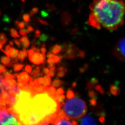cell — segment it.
Instances as JSON below:
<instances>
[{"label": "cell", "instance_id": "cell-28", "mask_svg": "<svg viewBox=\"0 0 125 125\" xmlns=\"http://www.w3.org/2000/svg\"><path fill=\"white\" fill-rule=\"evenodd\" d=\"M88 68H89L88 64H85L84 65V66H83V67H82V68H80V69H79L80 72L81 73H83L87 70H88Z\"/></svg>", "mask_w": 125, "mask_h": 125}, {"label": "cell", "instance_id": "cell-3", "mask_svg": "<svg viewBox=\"0 0 125 125\" xmlns=\"http://www.w3.org/2000/svg\"><path fill=\"white\" fill-rule=\"evenodd\" d=\"M63 111L71 119H78L85 115L87 107L84 101L80 98H72L67 101L63 105Z\"/></svg>", "mask_w": 125, "mask_h": 125}, {"label": "cell", "instance_id": "cell-24", "mask_svg": "<svg viewBox=\"0 0 125 125\" xmlns=\"http://www.w3.org/2000/svg\"><path fill=\"white\" fill-rule=\"evenodd\" d=\"M58 125H72V123L68 120H66L65 119H61V120L59 122Z\"/></svg>", "mask_w": 125, "mask_h": 125}, {"label": "cell", "instance_id": "cell-37", "mask_svg": "<svg viewBox=\"0 0 125 125\" xmlns=\"http://www.w3.org/2000/svg\"><path fill=\"white\" fill-rule=\"evenodd\" d=\"M20 34L22 36H26L27 35V32L25 29H21L20 30Z\"/></svg>", "mask_w": 125, "mask_h": 125}, {"label": "cell", "instance_id": "cell-20", "mask_svg": "<svg viewBox=\"0 0 125 125\" xmlns=\"http://www.w3.org/2000/svg\"><path fill=\"white\" fill-rule=\"evenodd\" d=\"M74 96H75V94L73 90H72V89H68L67 91V94H66L67 98L70 99L73 98V97H74Z\"/></svg>", "mask_w": 125, "mask_h": 125}, {"label": "cell", "instance_id": "cell-52", "mask_svg": "<svg viewBox=\"0 0 125 125\" xmlns=\"http://www.w3.org/2000/svg\"><path fill=\"white\" fill-rule=\"evenodd\" d=\"M50 69V71H55V69H56V67L54 65L53 66L51 67Z\"/></svg>", "mask_w": 125, "mask_h": 125}, {"label": "cell", "instance_id": "cell-40", "mask_svg": "<svg viewBox=\"0 0 125 125\" xmlns=\"http://www.w3.org/2000/svg\"><path fill=\"white\" fill-rule=\"evenodd\" d=\"M16 86H17V87H18L19 89L21 90V89H22L25 86V85L23 84V83H19V82L18 83H17V85Z\"/></svg>", "mask_w": 125, "mask_h": 125}, {"label": "cell", "instance_id": "cell-30", "mask_svg": "<svg viewBox=\"0 0 125 125\" xmlns=\"http://www.w3.org/2000/svg\"><path fill=\"white\" fill-rule=\"evenodd\" d=\"M78 55V57H80L82 58H84L85 57V56H86L85 52L83 51V50L79 51Z\"/></svg>", "mask_w": 125, "mask_h": 125}, {"label": "cell", "instance_id": "cell-1", "mask_svg": "<svg viewBox=\"0 0 125 125\" xmlns=\"http://www.w3.org/2000/svg\"><path fill=\"white\" fill-rule=\"evenodd\" d=\"M13 115L19 125H40L47 117H57L59 103L45 91L40 93L21 90L13 106Z\"/></svg>", "mask_w": 125, "mask_h": 125}, {"label": "cell", "instance_id": "cell-4", "mask_svg": "<svg viewBox=\"0 0 125 125\" xmlns=\"http://www.w3.org/2000/svg\"><path fill=\"white\" fill-rule=\"evenodd\" d=\"M115 55H117L118 58L124 59L125 58V39H121L118 42L116 48Z\"/></svg>", "mask_w": 125, "mask_h": 125}, {"label": "cell", "instance_id": "cell-49", "mask_svg": "<svg viewBox=\"0 0 125 125\" xmlns=\"http://www.w3.org/2000/svg\"><path fill=\"white\" fill-rule=\"evenodd\" d=\"M37 48L35 46V45H32L31 46V50L34 52H36V50H37Z\"/></svg>", "mask_w": 125, "mask_h": 125}, {"label": "cell", "instance_id": "cell-32", "mask_svg": "<svg viewBox=\"0 0 125 125\" xmlns=\"http://www.w3.org/2000/svg\"><path fill=\"white\" fill-rule=\"evenodd\" d=\"M8 71V70L7 69H6V68L5 66L2 64H0V72L3 73V72Z\"/></svg>", "mask_w": 125, "mask_h": 125}, {"label": "cell", "instance_id": "cell-12", "mask_svg": "<svg viewBox=\"0 0 125 125\" xmlns=\"http://www.w3.org/2000/svg\"><path fill=\"white\" fill-rule=\"evenodd\" d=\"M57 116H58V117H59L61 119H65L68 121L70 120L69 117H67L65 112L62 109H60L58 111L57 113Z\"/></svg>", "mask_w": 125, "mask_h": 125}, {"label": "cell", "instance_id": "cell-2", "mask_svg": "<svg viewBox=\"0 0 125 125\" xmlns=\"http://www.w3.org/2000/svg\"><path fill=\"white\" fill-rule=\"evenodd\" d=\"M90 9L89 15L109 30H116L124 23L125 5L121 0H94Z\"/></svg>", "mask_w": 125, "mask_h": 125}, {"label": "cell", "instance_id": "cell-8", "mask_svg": "<svg viewBox=\"0 0 125 125\" xmlns=\"http://www.w3.org/2000/svg\"><path fill=\"white\" fill-rule=\"evenodd\" d=\"M1 125H19V123L14 116L11 114L7 119V120L1 124Z\"/></svg>", "mask_w": 125, "mask_h": 125}, {"label": "cell", "instance_id": "cell-18", "mask_svg": "<svg viewBox=\"0 0 125 125\" xmlns=\"http://www.w3.org/2000/svg\"><path fill=\"white\" fill-rule=\"evenodd\" d=\"M44 78L45 79V82L43 85V86H44L45 87H49L50 85L51 84V83H52V80L50 77L45 76L44 77Z\"/></svg>", "mask_w": 125, "mask_h": 125}, {"label": "cell", "instance_id": "cell-11", "mask_svg": "<svg viewBox=\"0 0 125 125\" xmlns=\"http://www.w3.org/2000/svg\"><path fill=\"white\" fill-rule=\"evenodd\" d=\"M19 41L22 44L23 46L25 48H27L30 45V41L27 36H24L19 40Z\"/></svg>", "mask_w": 125, "mask_h": 125}, {"label": "cell", "instance_id": "cell-9", "mask_svg": "<svg viewBox=\"0 0 125 125\" xmlns=\"http://www.w3.org/2000/svg\"><path fill=\"white\" fill-rule=\"evenodd\" d=\"M110 92L111 94L115 96H117L120 93V90L118 87L117 84L110 85Z\"/></svg>", "mask_w": 125, "mask_h": 125}, {"label": "cell", "instance_id": "cell-17", "mask_svg": "<svg viewBox=\"0 0 125 125\" xmlns=\"http://www.w3.org/2000/svg\"><path fill=\"white\" fill-rule=\"evenodd\" d=\"M8 39L4 33H0V43L4 45L7 42Z\"/></svg>", "mask_w": 125, "mask_h": 125}, {"label": "cell", "instance_id": "cell-22", "mask_svg": "<svg viewBox=\"0 0 125 125\" xmlns=\"http://www.w3.org/2000/svg\"><path fill=\"white\" fill-rule=\"evenodd\" d=\"M88 95H89V97L90 98H95L97 95V94L93 90H89V91L88 92Z\"/></svg>", "mask_w": 125, "mask_h": 125}, {"label": "cell", "instance_id": "cell-33", "mask_svg": "<svg viewBox=\"0 0 125 125\" xmlns=\"http://www.w3.org/2000/svg\"><path fill=\"white\" fill-rule=\"evenodd\" d=\"M65 72H63V71H58V73H57V76L58 77H62L64 76H65Z\"/></svg>", "mask_w": 125, "mask_h": 125}, {"label": "cell", "instance_id": "cell-47", "mask_svg": "<svg viewBox=\"0 0 125 125\" xmlns=\"http://www.w3.org/2000/svg\"><path fill=\"white\" fill-rule=\"evenodd\" d=\"M49 74L50 77H53L55 75V71H50Z\"/></svg>", "mask_w": 125, "mask_h": 125}, {"label": "cell", "instance_id": "cell-41", "mask_svg": "<svg viewBox=\"0 0 125 125\" xmlns=\"http://www.w3.org/2000/svg\"><path fill=\"white\" fill-rule=\"evenodd\" d=\"M50 70H49V69L48 68H44L43 69V74H47L49 73Z\"/></svg>", "mask_w": 125, "mask_h": 125}, {"label": "cell", "instance_id": "cell-36", "mask_svg": "<svg viewBox=\"0 0 125 125\" xmlns=\"http://www.w3.org/2000/svg\"><path fill=\"white\" fill-rule=\"evenodd\" d=\"M25 70L27 71V72L28 73H30L31 72L32 70V68H31V66L29 65H27L26 66V67L25 68Z\"/></svg>", "mask_w": 125, "mask_h": 125}, {"label": "cell", "instance_id": "cell-46", "mask_svg": "<svg viewBox=\"0 0 125 125\" xmlns=\"http://www.w3.org/2000/svg\"><path fill=\"white\" fill-rule=\"evenodd\" d=\"M11 45H7L6 46H5V51L6 52H7V51H9V50L11 48Z\"/></svg>", "mask_w": 125, "mask_h": 125}, {"label": "cell", "instance_id": "cell-6", "mask_svg": "<svg viewBox=\"0 0 125 125\" xmlns=\"http://www.w3.org/2000/svg\"><path fill=\"white\" fill-rule=\"evenodd\" d=\"M81 125H97V123L94 118L90 115L83 116L80 121Z\"/></svg>", "mask_w": 125, "mask_h": 125}, {"label": "cell", "instance_id": "cell-53", "mask_svg": "<svg viewBox=\"0 0 125 125\" xmlns=\"http://www.w3.org/2000/svg\"><path fill=\"white\" fill-rule=\"evenodd\" d=\"M9 45L12 46H13L14 45V43H13V41H9Z\"/></svg>", "mask_w": 125, "mask_h": 125}, {"label": "cell", "instance_id": "cell-7", "mask_svg": "<svg viewBox=\"0 0 125 125\" xmlns=\"http://www.w3.org/2000/svg\"><path fill=\"white\" fill-rule=\"evenodd\" d=\"M30 79V76L25 72H23L18 74L17 80L18 82L21 83L24 85L28 84Z\"/></svg>", "mask_w": 125, "mask_h": 125}, {"label": "cell", "instance_id": "cell-19", "mask_svg": "<svg viewBox=\"0 0 125 125\" xmlns=\"http://www.w3.org/2000/svg\"><path fill=\"white\" fill-rule=\"evenodd\" d=\"M3 76L7 79H13L15 78L14 76L11 73L9 72V71L3 72Z\"/></svg>", "mask_w": 125, "mask_h": 125}, {"label": "cell", "instance_id": "cell-15", "mask_svg": "<svg viewBox=\"0 0 125 125\" xmlns=\"http://www.w3.org/2000/svg\"><path fill=\"white\" fill-rule=\"evenodd\" d=\"M0 61H1V62H2L3 64H4L5 65L7 66L9 62L11 61V60L9 57L3 56L0 57Z\"/></svg>", "mask_w": 125, "mask_h": 125}, {"label": "cell", "instance_id": "cell-51", "mask_svg": "<svg viewBox=\"0 0 125 125\" xmlns=\"http://www.w3.org/2000/svg\"><path fill=\"white\" fill-rule=\"evenodd\" d=\"M76 86H77V83L76 82H74L72 83V88H75Z\"/></svg>", "mask_w": 125, "mask_h": 125}, {"label": "cell", "instance_id": "cell-34", "mask_svg": "<svg viewBox=\"0 0 125 125\" xmlns=\"http://www.w3.org/2000/svg\"><path fill=\"white\" fill-rule=\"evenodd\" d=\"M38 82H39V83L40 84V85L43 86V85H44L45 82L44 78H43V77H39L38 79Z\"/></svg>", "mask_w": 125, "mask_h": 125}, {"label": "cell", "instance_id": "cell-14", "mask_svg": "<svg viewBox=\"0 0 125 125\" xmlns=\"http://www.w3.org/2000/svg\"><path fill=\"white\" fill-rule=\"evenodd\" d=\"M64 84V82L62 81L61 80L58 79H54L53 82L52 83V86L54 87L55 88H58L60 86Z\"/></svg>", "mask_w": 125, "mask_h": 125}, {"label": "cell", "instance_id": "cell-50", "mask_svg": "<svg viewBox=\"0 0 125 125\" xmlns=\"http://www.w3.org/2000/svg\"><path fill=\"white\" fill-rule=\"evenodd\" d=\"M72 125H78V122H77V121H75V120H73V121H72Z\"/></svg>", "mask_w": 125, "mask_h": 125}, {"label": "cell", "instance_id": "cell-35", "mask_svg": "<svg viewBox=\"0 0 125 125\" xmlns=\"http://www.w3.org/2000/svg\"><path fill=\"white\" fill-rule=\"evenodd\" d=\"M58 71H63V72H65V73L67 72L68 71L67 68H65V67H63V66H60V67H58L57 70Z\"/></svg>", "mask_w": 125, "mask_h": 125}, {"label": "cell", "instance_id": "cell-56", "mask_svg": "<svg viewBox=\"0 0 125 125\" xmlns=\"http://www.w3.org/2000/svg\"><path fill=\"white\" fill-rule=\"evenodd\" d=\"M45 46H46V45H45V43L42 44V47H45Z\"/></svg>", "mask_w": 125, "mask_h": 125}, {"label": "cell", "instance_id": "cell-55", "mask_svg": "<svg viewBox=\"0 0 125 125\" xmlns=\"http://www.w3.org/2000/svg\"><path fill=\"white\" fill-rule=\"evenodd\" d=\"M3 48V45H1L0 43V50L2 49Z\"/></svg>", "mask_w": 125, "mask_h": 125}, {"label": "cell", "instance_id": "cell-10", "mask_svg": "<svg viewBox=\"0 0 125 125\" xmlns=\"http://www.w3.org/2000/svg\"><path fill=\"white\" fill-rule=\"evenodd\" d=\"M27 56V50L25 48H23L22 51H20L19 53L18 54V58L21 61V62H23L25 58Z\"/></svg>", "mask_w": 125, "mask_h": 125}, {"label": "cell", "instance_id": "cell-31", "mask_svg": "<svg viewBox=\"0 0 125 125\" xmlns=\"http://www.w3.org/2000/svg\"><path fill=\"white\" fill-rule=\"evenodd\" d=\"M52 58L54 62L55 63H58V62H61L60 61V59L59 58V56L54 55Z\"/></svg>", "mask_w": 125, "mask_h": 125}, {"label": "cell", "instance_id": "cell-45", "mask_svg": "<svg viewBox=\"0 0 125 125\" xmlns=\"http://www.w3.org/2000/svg\"><path fill=\"white\" fill-rule=\"evenodd\" d=\"M28 53V56H30L32 54L34 53V52L31 49L29 50H27Z\"/></svg>", "mask_w": 125, "mask_h": 125}, {"label": "cell", "instance_id": "cell-42", "mask_svg": "<svg viewBox=\"0 0 125 125\" xmlns=\"http://www.w3.org/2000/svg\"><path fill=\"white\" fill-rule=\"evenodd\" d=\"M13 41V42H14V43L17 46H18V47H20L21 46V44L20 42L19 41H18V40H14Z\"/></svg>", "mask_w": 125, "mask_h": 125}, {"label": "cell", "instance_id": "cell-26", "mask_svg": "<svg viewBox=\"0 0 125 125\" xmlns=\"http://www.w3.org/2000/svg\"><path fill=\"white\" fill-rule=\"evenodd\" d=\"M94 88V84H93L90 81L89 82L86 86V90H92Z\"/></svg>", "mask_w": 125, "mask_h": 125}, {"label": "cell", "instance_id": "cell-16", "mask_svg": "<svg viewBox=\"0 0 125 125\" xmlns=\"http://www.w3.org/2000/svg\"><path fill=\"white\" fill-rule=\"evenodd\" d=\"M13 71L14 72H18L21 71L23 68L24 65L21 63H19L18 62L15 63L13 64Z\"/></svg>", "mask_w": 125, "mask_h": 125}, {"label": "cell", "instance_id": "cell-13", "mask_svg": "<svg viewBox=\"0 0 125 125\" xmlns=\"http://www.w3.org/2000/svg\"><path fill=\"white\" fill-rule=\"evenodd\" d=\"M62 50V46L61 45H55L52 49V52L53 54H56L59 53Z\"/></svg>", "mask_w": 125, "mask_h": 125}, {"label": "cell", "instance_id": "cell-57", "mask_svg": "<svg viewBox=\"0 0 125 125\" xmlns=\"http://www.w3.org/2000/svg\"><path fill=\"white\" fill-rule=\"evenodd\" d=\"M36 52H40V48H38V49H37Z\"/></svg>", "mask_w": 125, "mask_h": 125}, {"label": "cell", "instance_id": "cell-5", "mask_svg": "<svg viewBox=\"0 0 125 125\" xmlns=\"http://www.w3.org/2000/svg\"><path fill=\"white\" fill-rule=\"evenodd\" d=\"M29 60L36 65H39L43 61V58L42 54L40 53V52H37L35 53H33L30 56H28Z\"/></svg>", "mask_w": 125, "mask_h": 125}, {"label": "cell", "instance_id": "cell-25", "mask_svg": "<svg viewBox=\"0 0 125 125\" xmlns=\"http://www.w3.org/2000/svg\"><path fill=\"white\" fill-rule=\"evenodd\" d=\"M64 90H63L62 88H59L57 90V91L56 92V93H55V98H56V97L57 96L62 95V94L64 93Z\"/></svg>", "mask_w": 125, "mask_h": 125}, {"label": "cell", "instance_id": "cell-27", "mask_svg": "<svg viewBox=\"0 0 125 125\" xmlns=\"http://www.w3.org/2000/svg\"><path fill=\"white\" fill-rule=\"evenodd\" d=\"M89 102L90 105L92 106H95L97 105V100L96 98H92Z\"/></svg>", "mask_w": 125, "mask_h": 125}, {"label": "cell", "instance_id": "cell-39", "mask_svg": "<svg viewBox=\"0 0 125 125\" xmlns=\"http://www.w3.org/2000/svg\"><path fill=\"white\" fill-rule=\"evenodd\" d=\"M93 84H96L98 83V80L97 79H96V78H92L91 79V81H90Z\"/></svg>", "mask_w": 125, "mask_h": 125}, {"label": "cell", "instance_id": "cell-29", "mask_svg": "<svg viewBox=\"0 0 125 125\" xmlns=\"http://www.w3.org/2000/svg\"><path fill=\"white\" fill-rule=\"evenodd\" d=\"M40 41H43V42H45L48 39V36L46 35L45 34H43L41 36H40Z\"/></svg>", "mask_w": 125, "mask_h": 125}, {"label": "cell", "instance_id": "cell-58", "mask_svg": "<svg viewBox=\"0 0 125 125\" xmlns=\"http://www.w3.org/2000/svg\"><path fill=\"white\" fill-rule=\"evenodd\" d=\"M1 72H0V75L1 74Z\"/></svg>", "mask_w": 125, "mask_h": 125}, {"label": "cell", "instance_id": "cell-48", "mask_svg": "<svg viewBox=\"0 0 125 125\" xmlns=\"http://www.w3.org/2000/svg\"><path fill=\"white\" fill-rule=\"evenodd\" d=\"M23 19H24V20L25 21H26L27 22V21H29V16L27 15H25V16H24Z\"/></svg>", "mask_w": 125, "mask_h": 125}, {"label": "cell", "instance_id": "cell-54", "mask_svg": "<svg viewBox=\"0 0 125 125\" xmlns=\"http://www.w3.org/2000/svg\"><path fill=\"white\" fill-rule=\"evenodd\" d=\"M40 22L42 23V24H44V25H48V24L45 21H42V20H40Z\"/></svg>", "mask_w": 125, "mask_h": 125}, {"label": "cell", "instance_id": "cell-21", "mask_svg": "<svg viewBox=\"0 0 125 125\" xmlns=\"http://www.w3.org/2000/svg\"><path fill=\"white\" fill-rule=\"evenodd\" d=\"M10 32H11V33H10L11 36L14 38L16 39V38L20 37V36L18 34L17 31H16V30H15L14 29L12 28L10 30Z\"/></svg>", "mask_w": 125, "mask_h": 125}, {"label": "cell", "instance_id": "cell-38", "mask_svg": "<svg viewBox=\"0 0 125 125\" xmlns=\"http://www.w3.org/2000/svg\"><path fill=\"white\" fill-rule=\"evenodd\" d=\"M99 121H100L101 123L104 124V122H105V118L104 116L102 115V116H100V117H99Z\"/></svg>", "mask_w": 125, "mask_h": 125}, {"label": "cell", "instance_id": "cell-43", "mask_svg": "<svg viewBox=\"0 0 125 125\" xmlns=\"http://www.w3.org/2000/svg\"><path fill=\"white\" fill-rule=\"evenodd\" d=\"M54 56V54L53 53H52L51 52H48L47 54V58H52Z\"/></svg>", "mask_w": 125, "mask_h": 125}, {"label": "cell", "instance_id": "cell-23", "mask_svg": "<svg viewBox=\"0 0 125 125\" xmlns=\"http://www.w3.org/2000/svg\"><path fill=\"white\" fill-rule=\"evenodd\" d=\"M94 88L96 91H99L101 94H103L104 93L105 91H104V89H103L101 85H100V84L97 85L94 87Z\"/></svg>", "mask_w": 125, "mask_h": 125}, {"label": "cell", "instance_id": "cell-44", "mask_svg": "<svg viewBox=\"0 0 125 125\" xmlns=\"http://www.w3.org/2000/svg\"><path fill=\"white\" fill-rule=\"evenodd\" d=\"M18 26L20 28H22L25 27V24H24V23L21 22L19 23V24H18Z\"/></svg>", "mask_w": 125, "mask_h": 125}]
</instances>
